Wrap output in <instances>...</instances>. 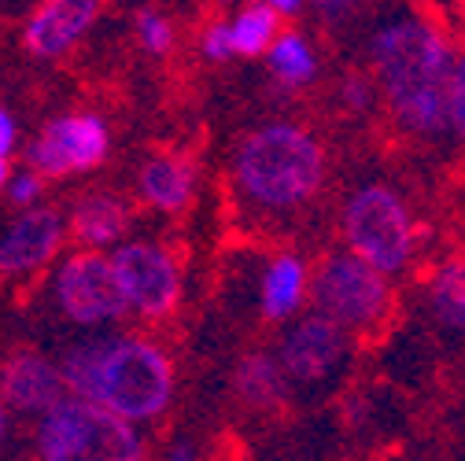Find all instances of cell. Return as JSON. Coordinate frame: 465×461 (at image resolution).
I'll return each mask as SVG.
<instances>
[{"instance_id": "6da1fadb", "label": "cell", "mask_w": 465, "mask_h": 461, "mask_svg": "<svg viewBox=\"0 0 465 461\" xmlns=\"http://www.w3.org/2000/svg\"><path fill=\"white\" fill-rule=\"evenodd\" d=\"M454 44L425 15L399 8L370 34V64L377 89L406 133L440 137L447 126V96L454 71Z\"/></svg>"}, {"instance_id": "7a4b0ae2", "label": "cell", "mask_w": 465, "mask_h": 461, "mask_svg": "<svg viewBox=\"0 0 465 461\" xmlns=\"http://www.w3.org/2000/svg\"><path fill=\"white\" fill-rule=\"evenodd\" d=\"M60 377L71 395L119 414L134 425L170 410L173 366L159 343L144 336H93L64 355Z\"/></svg>"}, {"instance_id": "3957f363", "label": "cell", "mask_w": 465, "mask_h": 461, "mask_svg": "<svg viewBox=\"0 0 465 461\" xmlns=\"http://www.w3.org/2000/svg\"><path fill=\"white\" fill-rule=\"evenodd\" d=\"M232 174L255 207L292 211L318 196L325 181V148L303 126L270 123L237 144Z\"/></svg>"}, {"instance_id": "277c9868", "label": "cell", "mask_w": 465, "mask_h": 461, "mask_svg": "<svg viewBox=\"0 0 465 461\" xmlns=\"http://www.w3.org/2000/svg\"><path fill=\"white\" fill-rule=\"evenodd\" d=\"M37 461H148V443L134 421L78 395H64L37 414Z\"/></svg>"}, {"instance_id": "5b68a950", "label": "cell", "mask_w": 465, "mask_h": 461, "mask_svg": "<svg viewBox=\"0 0 465 461\" xmlns=\"http://www.w3.org/2000/svg\"><path fill=\"white\" fill-rule=\"evenodd\" d=\"M343 240L351 255L366 259L381 273H399L414 259V218L402 196L388 185H362L343 203Z\"/></svg>"}, {"instance_id": "8992f818", "label": "cell", "mask_w": 465, "mask_h": 461, "mask_svg": "<svg viewBox=\"0 0 465 461\" xmlns=\"http://www.w3.org/2000/svg\"><path fill=\"white\" fill-rule=\"evenodd\" d=\"M307 288L314 292L318 314H325L340 329H373L391 310L388 273H381L359 255H329L314 284Z\"/></svg>"}, {"instance_id": "52a82bcc", "label": "cell", "mask_w": 465, "mask_h": 461, "mask_svg": "<svg viewBox=\"0 0 465 461\" xmlns=\"http://www.w3.org/2000/svg\"><path fill=\"white\" fill-rule=\"evenodd\" d=\"M111 270L126 310L144 321H163L182 303V266L155 240H119L111 248Z\"/></svg>"}, {"instance_id": "ba28073f", "label": "cell", "mask_w": 465, "mask_h": 461, "mask_svg": "<svg viewBox=\"0 0 465 461\" xmlns=\"http://www.w3.org/2000/svg\"><path fill=\"white\" fill-rule=\"evenodd\" d=\"M52 296H55L60 314L82 329L114 325L130 314L126 299L119 292V280H114L111 259L100 251H89V248H82L78 255H67L55 266Z\"/></svg>"}, {"instance_id": "9c48e42d", "label": "cell", "mask_w": 465, "mask_h": 461, "mask_svg": "<svg viewBox=\"0 0 465 461\" xmlns=\"http://www.w3.org/2000/svg\"><path fill=\"white\" fill-rule=\"evenodd\" d=\"M111 152V133L100 114H60L45 123V130L30 141V170L41 178H71L104 166Z\"/></svg>"}, {"instance_id": "30bf717a", "label": "cell", "mask_w": 465, "mask_h": 461, "mask_svg": "<svg viewBox=\"0 0 465 461\" xmlns=\"http://www.w3.org/2000/svg\"><path fill=\"white\" fill-rule=\"evenodd\" d=\"M343 358H347V336L325 314L300 318L292 329L284 332L281 351H277V366H281L284 380L300 384V387L325 384L340 369Z\"/></svg>"}, {"instance_id": "8fae6325", "label": "cell", "mask_w": 465, "mask_h": 461, "mask_svg": "<svg viewBox=\"0 0 465 461\" xmlns=\"http://www.w3.org/2000/svg\"><path fill=\"white\" fill-rule=\"evenodd\" d=\"M67 218L55 207H23V214L0 233V277H26L48 266L64 248Z\"/></svg>"}, {"instance_id": "7c38bea8", "label": "cell", "mask_w": 465, "mask_h": 461, "mask_svg": "<svg viewBox=\"0 0 465 461\" xmlns=\"http://www.w3.org/2000/svg\"><path fill=\"white\" fill-rule=\"evenodd\" d=\"M104 0H41L23 26V44L34 60H60L100 19Z\"/></svg>"}, {"instance_id": "4fadbf2b", "label": "cell", "mask_w": 465, "mask_h": 461, "mask_svg": "<svg viewBox=\"0 0 465 461\" xmlns=\"http://www.w3.org/2000/svg\"><path fill=\"white\" fill-rule=\"evenodd\" d=\"M67 395V384L60 377V366L37 351H15L0 366V402L15 414H45Z\"/></svg>"}, {"instance_id": "5bb4252c", "label": "cell", "mask_w": 465, "mask_h": 461, "mask_svg": "<svg viewBox=\"0 0 465 461\" xmlns=\"http://www.w3.org/2000/svg\"><path fill=\"white\" fill-rule=\"evenodd\" d=\"M130 229V207L114 192H89L67 214V233L78 248H114Z\"/></svg>"}, {"instance_id": "9a60e30c", "label": "cell", "mask_w": 465, "mask_h": 461, "mask_svg": "<svg viewBox=\"0 0 465 461\" xmlns=\"http://www.w3.org/2000/svg\"><path fill=\"white\" fill-rule=\"evenodd\" d=\"M137 192L141 200L159 211V214H178L193 203L196 192V174L193 166L178 155H152L141 166V178H137Z\"/></svg>"}, {"instance_id": "2e32d148", "label": "cell", "mask_w": 465, "mask_h": 461, "mask_svg": "<svg viewBox=\"0 0 465 461\" xmlns=\"http://www.w3.org/2000/svg\"><path fill=\"white\" fill-rule=\"evenodd\" d=\"M307 266L300 255H277L262 273V314L270 321H288L307 296Z\"/></svg>"}, {"instance_id": "e0dca14e", "label": "cell", "mask_w": 465, "mask_h": 461, "mask_svg": "<svg viewBox=\"0 0 465 461\" xmlns=\"http://www.w3.org/2000/svg\"><path fill=\"white\" fill-rule=\"evenodd\" d=\"M225 26H229L232 55L259 60V55H266V48L273 44V37L281 34V15L270 5H262V0H248L244 8L232 12V19Z\"/></svg>"}, {"instance_id": "ac0fdd59", "label": "cell", "mask_w": 465, "mask_h": 461, "mask_svg": "<svg viewBox=\"0 0 465 461\" xmlns=\"http://www.w3.org/2000/svg\"><path fill=\"white\" fill-rule=\"evenodd\" d=\"M429 310L436 325L465 336V259L443 262L429 280Z\"/></svg>"}, {"instance_id": "d6986e66", "label": "cell", "mask_w": 465, "mask_h": 461, "mask_svg": "<svg viewBox=\"0 0 465 461\" xmlns=\"http://www.w3.org/2000/svg\"><path fill=\"white\" fill-rule=\"evenodd\" d=\"M266 60H270V71L277 74V82H284L288 89L311 85L318 78V55H314L311 41L296 30H281L273 37V44L266 48Z\"/></svg>"}, {"instance_id": "ffe728a7", "label": "cell", "mask_w": 465, "mask_h": 461, "mask_svg": "<svg viewBox=\"0 0 465 461\" xmlns=\"http://www.w3.org/2000/svg\"><path fill=\"white\" fill-rule=\"evenodd\" d=\"M284 391H288V380H284L277 358L248 355L237 366V395L248 402V407L270 410V407H277V402H284Z\"/></svg>"}, {"instance_id": "44dd1931", "label": "cell", "mask_w": 465, "mask_h": 461, "mask_svg": "<svg viewBox=\"0 0 465 461\" xmlns=\"http://www.w3.org/2000/svg\"><path fill=\"white\" fill-rule=\"evenodd\" d=\"M134 30H137V41L144 44V52H152V55H170L173 41H178L173 23L163 12H155V8H141L134 15Z\"/></svg>"}, {"instance_id": "7402d4cb", "label": "cell", "mask_w": 465, "mask_h": 461, "mask_svg": "<svg viewBox=\"0 0 465 461\" xmlns=\"http://www.w3.org/2000/svg\"><path fill=\"white\" fill-rule=\"evenodd\" d=\"M447 126L454 137L465 141V48L454 52V71H450V96H447Z\"/></svg>"}, {"instance_id": "603a6c76", "label": "cell", "mask_w": 465, "mask_h": 461, "mask_svg": "<svg viewBox=\"0 0 465 461\" xmlns=\"http://www.w3.org/2000/svg\"><path fill=\"white\" fill-rule=\"evenodd\" d=\"M340 100L343 107H351V111H370L373 100H377V85L362 74H347L343 85H340Z\"/></svg>"}, {"instance_id": "cb8c5ba5", "label": "cell", "mask_w": 465, "mask_h": 461, "mask_svg": "<svg viewBox=\"0 0 465 461\" xmlns=\"http://www.w3.org/2000/svg\"><path fill=\"white\" fill-rule=\"evenodd\" d=\"M41 185H45V178L37 174V170H19V174H12L8 178V200L15 203V207H34V200L41 196Z\"/></svg>"}, {"instance_id": "d4e9b609", "label": "cell", "mask_w": 465, "mask_h": 461, "mask_svg": "<svg viewBox=\"0 0 465 461\" xmlns=\"http://www.w3.org/2000/svg\"><path fill=\"white\" fill-rule=\"evenodd\" d=\"M200 52H203V60H211V64H225L229 55H232L229 26H225V23H211V26L200 34Z\"/></svg>"}, {"instance_id": "484cf974", "label": "cell", "mask_w": 465, "mask_h": 461, "mask_svg": "<svg viewBox=\"0 0 465 461\" xmlns=\"http://www.w3.org/2000/svg\"><path fill=\"white\" fill-rule=\"evenodd\" d=\"M362 0H311V8L318 12V19L325 23H343V19H351L359 12Z\"/></svg>"}, {"instance_id": "4316f807", "label": "cell", "mask_w": 465, "mask_h": 461, "mask_svg": "<svg viewBox=\"0 0 465 461\" xmlns=\"http://www.w3.org/2000/svg\"><path fill=\"white\" fill-rule=\"evenodd\" d=\"M15 137H19L15 119H12L5 107H0V155H12L15 152Z\"/></svg>"}, {"instance_id": "83f0119b", "label": "cell", "mask_w": 465, "mask_h": 461, "mask_svg": "<svg viewBox=\"0 0 465 461\" xmlns=\"http://www.w3.org/2000/svg\"><path fill=\"white\" fill-rule=\"evenodd\" d=\"M262 5H270L281 19H292V15H300V12H303L307 0H262Z\"/></svg>"}, {"instance_id": "f1b7e54d", "label": "cell", "mask_w": 465, "mask_h": 461, "mask_svg": "<svg viewBox=\"0 0 465 461\" xmlns=\"http://www.w3.org/2000/svg\"><path fill=\"white\" fill-rule=\"evenodd\" d=\"M166 461H200V454H196L193 443H173V446L166 450Z\"/></svg>"}, {"instance_id": "f546056e", "label": "cell", "mask_w": 465, "mask_h": 461, "mask_svg": "<svg viewBox=\"0 0 465 461\" xmlns=\"http://www.w3.org/2000/svg\"><path fill=\"white\" fill-rule=\"evenodd\" d=\"M8 178H12V162H8V155H0V192H5Z\"/></svg>"}, {"instance_id": "4dcf8cb0", "label": "cell", "mask_w": 465, "mask_h": 461, "mask_svg": "<svg viewBox=\"0 0 465 461\" xmlns=\"http://www.w3.org/2000/svg\"><path fill=\"white\" fill-rule=\"evenodd\" d=\"M5 436H8V407L0 402V443H5Z\"/></svg>"}, {"instance_id": "1f68e13d", "label": "cell", "mask_w": 465, "mask_h": 461, "mask_svg": "<svg viewBox=\"0 0 465 461\" xmlns=\"http://www.w3.org/2000/svg\"><path fill=\"white\" fill-rule=\"evenodd\" d=\"M214 5H222V8H229V5H237V0H214Z\"/></svg>"}]
</instances>
